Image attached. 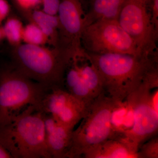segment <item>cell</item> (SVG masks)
<instances>
[{
    "instance_id": "8",
    "label": "cell",
    "mask_w": 158,
    "mask_h": 158,
    "mask_svg": "<svg viewBox=\"0 0 158 158\" xmlns=\"http://www.w3.org/2000/svg\"><path fill=\"white\" fill-rule=\"evenodd\" d=\"M118 21L142 55L157 52L158 29L153 22L150 0H127Z\"/></svg>"
},
{
    "instance_id": "24",
    "label": "cell",
    "mask_w": 158,
    "mask_h": 158,
    "mask_svg": "<svg viewBox=\"0 0 158 158\" xmlns=\"http://www.w3.org/2000/svg\"><path fill=\"white\" fill-rule=\"evenodd\" d=\"M4 39H5V37H4V33H3L2 26L0 24V42Z\"/></svg>"
},
{
    "instance_id": "23",
    "label": "cell",
    "mask_w": 158,
    "mask_h": 158,
    "mask_svg": "<svg viewBox=\"0 0 158 158\" xmlns=\"http://www.w3.org/2000/svg\"><path fill=\"white\" fill-rule=\"evenodd\" d=\"M0 158H13L9 152L0 143Z\"/></svg>"
},
{
    "instance_id": "12",
    "label": "cell",
    "mask_w": 158,
    "mask_h": 158,
    "mask_svg": "<svg viewBox=\"0 0 158 158\" xmlns=\"http://www.w3.org/2000/svg\"><path fill=\"white\" fill-rule=\"evenodd\" d=\"M127 0H89L84 27L98 20L118 21Z\"/></svg>"
},
{
    "instance_id": "17",
    "label": "cell",
    "mask_w": 158,
    "mask_h": 158,
    "mask_svg": "<svg viewBox=\"0 0 158 158\" xmlns=\"http://www.w3.org/2000/svg\"><path fill=\"white\" fill-rule=\"evenodd\" d=\"M23 42L31 45L44 46L49 43L48 37L38 26L29 22L24 26Z\"/></svg>"
},
{
    "instance_id": "18",
    "label": "cell",
    "mask_w": 158,
    "mask_h": 158,
    "mask_svg": "<svg viewBox=\"0 0 158 158\" xmlns=\"http://www.w3.org/2000/svg\"><path fill=\"white\" fill-rule=\"evenodd\" d=\"M138 158H158V138L156 136L143 143L138 151Z\"/></svg>"
},
{
    "instance_id": "2",
    "label": "cell",
    "mask_w": 158,
    "mask_h": 158,
    "mask_svg": "<svg viewBox=\"0 0 158 158\" xmlns=\"http://www.w3.org/2000/svg\"><path fill=\"white\" fill-rule=\"evenodd\" d=\"M0 143L13 158H52L46 143L43 113L34 106L0 125Z\"/></svg>"
},
{
    "instance_id": "14",
    "label": "cell",
    "mask_w": 158,
    "mask_h": 158,
    "mask_svg": "<svg viewBox=\"0 0 158 158\" xmlns=\"http://www.w3.org/2000/svg\"><path fill=\"white\" fill-rule=\"evenodd\" d=\"M111 122L112 139L119 140L131 129L134 123V111L127 98L117 102L112 112Z\"/></svg>"
},
{
    "instance_id": "10",
    "label": "cell",
    "mask_w": 158,
    "mask_h": 158,
    "mask_svg": "<svg viewBox=\"0 0 158 158\" xmlns=\"http://www.w3.org/2000/svg\"><path fill=\"white\" fill-rule=\"evenodd\" d=\"M87 105L62 87L52 86L48 87L37 110L74 129L84 117Z\"/></svg>"
},
{
    "instance_id": "3",
    "label": "cell",
    "mask_w": 158,
    "mask_h": 158,
    "mask_svg": "<svg viewBox=\"0 0 158 158\" xmlns=\"http://www.w3.org/2000/svg\"><path fill=\"white\" fill-rule=\"evenodd\" d=\"M12 65L19 71L35 81L48 87L63 86L68 55L58 47L21 43L13 47Z\"/></svg>"
},
{
    "instance_id": "7",
    "label": "cell",
    "mask_w": 158,
    "mask_h": 158,
    "mask_svg": "<svg viewBox=\"0 0 158 158\" xmlns=\"http://www.w3.org/2000/svg\"><path fill=\"white\" fill-rule=\"evenodd\" d=\"M81 43L89 53L143 55L117 20H102L86 26L82 31Z\"/></svg>"
},
{
    "instance_id": "6",
    "label": "cell",
    "mask_w": 158,
    "mask_h": 158,
    "mask_svg": "<svg viewBox=\"0 0 158 158\" xmlns=\"http://www.w3.org/2000/svg\"><path fill=\"white\" fill-rule=\"evenodd\" d=\"M153 90L144 82L127 98L132 106L134 123L132 128L118 141L138 153L141 144L157 135L158 131V89Z\"/></svg>"
},
{
    "instance_id": "5",
    "label": "cell",
    "mask_w": 158,
    "mask_h": 158,
    "mask_svg": "<svg viewBox=\"0 0 158 158\" xmlns=\"http://www.w3.org/2000/svg\"><path fill=\"white\" fill-rule=\"evenodd\" d=\"M48 87L26 77L12 65L0 69V125L30 107L37 108Z\"/></svg>"
},
{
    "instance_id": "22",
    "label": "cell",
    "mask_w": 158,
    "mask_h": 158,
    "mask_svg": "<svg viewBox=\"0 0 158 158\" xmlns=\"http://www.w3.org/2000/svg\"><path fill=\"white\" fill-rule=\"evenodd\" d=\"M152 20L156 29H158V0H150Z\"/></svg>"
},
{
    "instance_id": "21",
    "label": "cell",
    "mask_w": 158,
    "mask_h": 158,
    "mask_svg": "<svg viewBox=\"0 0 158 158\" xmlns=\"http://www.w3.org/2000/svg\"><path fill=\"white\" fill-rule=\"evenodd\" d=\"M11 6L7 0H0V24L9 16Z\"/></svg>"
},
{
    "instance_id": "1",
    "label": "cell",
    "mask_w": 158,
    "mask_h": 158,
    "mask_svg": "<svg viewBox=\"0 0 158 158\" xmlns=\"http://www.w3.org/2000/svg\"><path fill=\"white\" fill-rule=\"evenodd\" d=\"M87 53L98 72L104 92L118 102L135 90L147 71L158 62V52L149 56Z\"/></svg>"
},
{
    "instance_id": "16",
    "label": "cell",
    "mask_w": 158,
    "mask_h": 158,
    "mask_svg": "<svg viewBox=\"0 0 158 158\" xmlns=\"http://www.w3.org/2000/svg\"><path fill=\"white\" fill-rule=\"evenodd\" d=\"M24 26L20 20L15 16H8L2 26L5 39L13 47L22 42Z\"/></svg>"
},
{
    "instance_id": "11",
    "label": "cell",
    "mask_w": 158,
    "mask_h": 158,
    "mask_svg": "<svg viewBox=\"0 0 158 158\" xmlns=\"http://www.w3.org/2000/svg\"><path fill=\"white\" fill-rule=\"evenodd\" d=\"M45 141L51 157L65 158L74 129L63 125L51 115L43 113Z\"/></svg>"
},
{
    "instance_id": "13",
    "label": "cell",
    "mask_w": 158,
    "mask_h": 158,
    "mask_svg": "<svg viewBox=\"0 0 158 158\" xmlns=\"http://www.w3.org/2000/svg\"><path fill=\"white\" fill-rule=\"evenodd\" d=\"M83 158H138V155L122 141L110 139L88 149Z\"/></svg>"
},
{
    "instance_id": "19",
    "label": "cell",
    "mask_w": 158,
    "mask_h": 158,
    "mask_svg": "<svg viewBox=\"0 0 158 158\" xmlns=\"http://www.w3.org/2000/svg\"><path fill=\"white\" fill-rule=\"evenodd\" d=\"M19 11L38 9L41 6L42 0H12Z\"/></svg>"
},
{
    "instance_id": "15",
    "label": "cell",
    "mask_w": 158,
    "mask_h": 158,
    "mask_svg": "<svg viewBox=\"0 0 158 158\" xmlns=\"http://www.w3.org/2000/svg\"><path fill=\"white\" fill-rule=\"evenodd\" d=\"M19 12L29 22L34 23L44 32L53 47H57L59 39L58 15L48 14L38 9Z\"/></svg>"
},
{
    "instance_id": "20",
    "label": "cell",
    "mask_w": 158,
    "mask_h": 158,
    "mask_svg": "<svg viewBox=\"0 0 158 158\" xmlns=\"http://www.w3.org/2000/svg\"><path fill=\"white\" fill-rule=\"evenodd\" d=\"M60 2L61 0H42V10L48 14L56 15Z\"/></svg>"
},
{
    "instance_id": "9",
    "label": "cell",
    "mask_w": 158,
    "mask_h": 158,
    "mask_svg": "<svg viewBox=\"0 0 158 158\" xmlns=\"http://www.w3.org/2000/svg\"><path fill=\"white\" fill-rule=\"evenodd\" d=\"M86 12L82 0H61L57 14L59 26L57 47L70 58L85 50L81 37Z\"/></svg>"
},
{
    "instance_id": "4",
    "label": "cell",
    "mask_w": 158,
    "mask_h": 158,
    "mask_svg": "<svg viewBox=\"0 0 158 158\" xmlns=\"http://www.w3.org/2000/svg\"><path fill=\"white\" fill-rule=\"evenodd\" d=\"M117 102L103 93L87 105L81 123L73 131L65 158H83L91 147L113 138L111 116Z\"/></svg>"
}]
</instances>
